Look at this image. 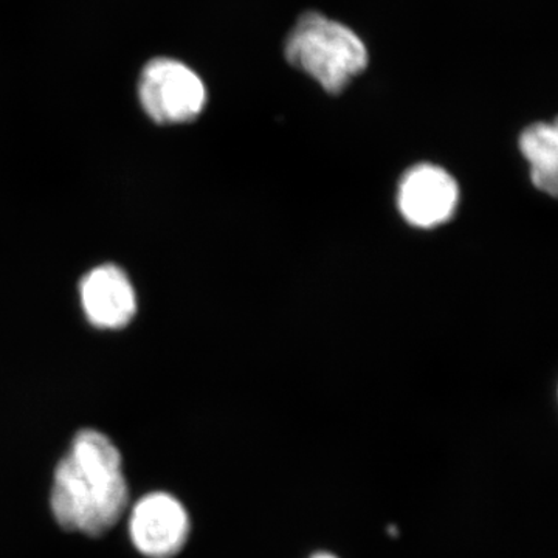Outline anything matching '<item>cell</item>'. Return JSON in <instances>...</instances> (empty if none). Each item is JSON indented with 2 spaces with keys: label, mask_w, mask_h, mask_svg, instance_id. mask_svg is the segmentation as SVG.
<instances>
[{
  "label": "cell",
  "mask_w": 558,
  "mask_h": 558,
  "mask_svg": "<svg viewBox=\"0 0 558 558\" xmlns=\"http://www.w3.org/2000/svg\"><path fill=\"white\" fill-rule=\"evenodd\" d=\"M520 148L531 165L534 186L556 196L558 186V131L556 123H538L521 134Z\"/></svg>",
  "instance_id": "cell-7"
},
{
  "label": "cell",
  "mask_w": 558,
  "mask_h": 558,
  "mask_svg": "<svg viewBox=\"0 0 558 558\" xmlns=\"http://www.w3.org/2000/svg\"><path fill=\"white\" fill-rule=\"evenodd\" d=\"M286 58L333 95L368 65V50L359 35L318 13L303 14L296 22L286 43Z\"/></svg>",
  "instance_id": "cell-2"
},
{
  "label": "cell",
  "mask_w": 558,
  "mask_h": 558,
  "mask_svg": "<svg viewBox=\"0 0 558 558\" xmlns=\"http://www.w3.org/2000/svg\"><path fill=\"white\" fill-rule=\"evenodd\" d=\"M130 535L132 545L142 556L172 558L189 539V512L167 492H153L140 498L132 508Z\"/></svg>",
  "instance_id": "cell-4"
},
{
  "label": "cell",
  "mask_w": 558,
  "mask_h": 558,
  "mask_svg": "<svg viewBox=\"0 0 558 558\" xmlns=\"http://www.w3.org/2000/svg\"><path fill=\"white\" fill-rule=\"evenodd\" d=\"M51 512L61 527L100 537L123 517L130 488L116 444L97 432L83 429L54 470Z\"/></svg>",
  "instance_id": "cell-1"
},
{
  "label": "cell",
  "mask_w": 558,
  "mask_h": 558,
  "mask_svg": "<svg viewBox=\"0 0 558 558\" xmlns=\"http://www.w3.org/2000/svg\"><path fill=\"white\" fill-rule=\"evenodd\" d=\"M138 98L150 120L159 124H180L201 116L207 102V90L201 76L189 65L159 58L143 69Z\"/></svg>",
  "instance_id": "cell-3"
},
{
  "label": "cell",
  "mask_w": 558,
  "mask_h": 558,
  "mask_svg": "<svg viewBox=\"0 0 558 558\" xmlns=\"http://www.w3.org/2000/svg\"><path fill=\"white\" fill-rule=\"evenodd\" d=\"M458 183L435 165H418L407 172L399 189V208L411 226L433 229L447 222L458 207Z\"/></svg>",
  "instance_id": "cell-5"
},
{
  "label": "cell",
  "mask_w": 558,
  "mask_h": 558,
  "mask_svg": "<svg viewBox=\"0 0 558 558\" xmlns=\"http://www.w3.org/2000/svg\"><path fill=\"white\" fill-rule=\"evenodd\" d=\"M81 306L98 329H121L137 312V293L126 271L113 264L95 267L80 284Z\"/></svg>",
  "instance_id": "cell-6"
},
{
  "label": "cell",
  "mask_w": 558,
  "mask_h": 558,
  "mask_svg": "<svg viewBox=\"0 0 558 558\" xmlns=\"http://www.w3.org/2000/svg\"><path fill=\"white\" fill-rule=\"evenodd\" d=\"M311 558H339V557L332 556V554H328V553H318V554H315V556H312Z\"/></svg>",
  "instance_id": "cell-8"
}]
</instances>
